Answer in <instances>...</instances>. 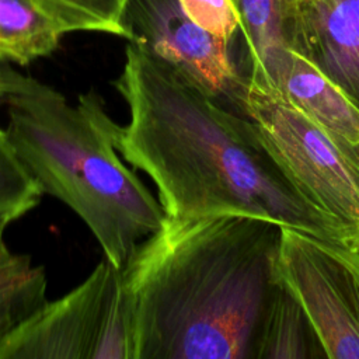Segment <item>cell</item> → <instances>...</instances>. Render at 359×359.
<instances>
[{"instance_id": "1", "label": "cell", "mask_w": 359, "mask_h": 359, "mask_svg": "<svg viewBox=\"0 0 359 359\" xmlns=\"http://www.w3.org/2000/svg\"><path fill=\"white\" fill-rule=\"evenodd\" d=\"M129 122L111 130L115 149L154 182L165 216L244 215L345 245L339 229L287 181L254 123L128 42L114 81Z\"/></svg>"}, {"instance_id": "2", "label": "cell", "mask_w": 359, "mask_h": 359, "mask_svg": "<svg viewBox=\"0 0 359 359\" xmlns=\"http://www.w3.org/2000/svg\"><path fill=\"white\" fill-rule=\"evenodd\" d=\"M279 237L255 216H165L122 269L132 359H251Z\"/></svg>"}, {"instance_id": "3", "label": "cell", "mask_w": 359, "mask_h": 359, "mask_svg": "<svg viewBox=\"0 0 359 359\" xmlns=\"http://www.w3.org/2000/svg\"><path fill=\"white\" fill-rule=\"evenodd\" d=\"M7 133L43 194L60 199L88 226L105 258L123 269L165 219L161 203L119 158L112 121L94 94L77 107L50 86L0 66Z\"/></svg>"}, {"instance_id": "4", "label": "cell", "mask_w": 359, "mask_h": 359, "mask_svg": "<svg viewBox=\"0 0 359 359\" xmlns=\"http://www.w3.org/2000/svg\"><path fill=\"white\" fill-rule=\"evenodd\" d=\"M236 109L293 188L359 251V144L321 126L271 87L245 76Z\"/></svg>"}, {"instance_id": "5", "label": "cell", "mask_w": 359, "mask_h": 359, "mask_svg": "<svg viewBox=\"0 0 359 359\" xmlns=\"http://www.w3.org/2000/svg\"><path fill=\"white\" fill-rule=\"evenodd\" d=\"M0 359H132L122 269L104 258L0 341Z\"/></svg>"}, {"instance_id": "6", "label": "cell", "mask_w": 359, "mask_h": 359, "mask_svg": "<svg viewBox=\"0 0 359 359\" xmlns=\"http://www.w3.org/2000/svg\"><path fill=\"white\" fill-rule=\"evenodd\" d=\"M276 276L330 359H359V251L280 227Z\"/></svg>"}, {"instance_id": "7", "label": "cell", "mask_w": 359, "mask_h": 359, "mask_svg": "<svg viewBox=\"0 0 359 359\" xmlns=\"http://www.w3.org/2000/svg\"><path fill=\"white\" fill-rule=\"evenodd\" d=\"M122 27L128 42L163 59L206 94L236 111L245 76L231 59L230 42L195 24L178 0H128Z\"/></svg>"}, {"instance_id": "8", "label": "cell", "mask_w": 359, "mask_h": 359, "mask_svg": "<svg viewBox=\"0 0 359 359\" xmlns=\"http://www.w3.org/2000/svg\"><path fill=\"white\" fill-rule=\"evenodd\" d=\"M285 41L359 109V0H285Z\"/></svg>"}, {"instance_id": "9", "label": "cell", "mask_w": 359, "mask_h": 359, "mask_svg": "<svg viewBox=\"0 0 359 359\" xmlns=\"http://www.w3.org/2000/svg\"><path fill=\"white\" fill-rule=\"evenodd\" d=\"M248 79L276 91L328 130L359 144V109L313 63L287 45L248 66Z\"/></svg>"}, {"instance_id": "10", "label": "cell", "mask_w": 359, "mask_h": 359, "mask_svg": "<svg viewBox=\"0 0 359 359\" xmlns=\"http://www.w3.org/2000/svg\"><path fill=\"white\" fill-rule=\"evenodd\" d=\"M314 358H325V353L304 310L278 279L265 302L251 359Z\"/></svg>"}, {"instance_id": "11", "label": "cell", "mask_w": 359, "mask_h": 359, "mask_svg": "<svg viewBox=\"0 0 359 359\" xmlns=\"http://www.w3.org/2000/svg\"><path fill=\"white\" fill-rule=\"evenodd\" d=\"M65 34L34 0H0V62L27 66L53 53Z\"/></svg>"}, {"instance_id": "12", "label": "cell", "mask_w": 359, "mask_h": 359, "mask_svg": "<svg viewBox=\"0 0 359 359\" xmlns=\"http://www.w3.org/2000/svg\"><path fill=\"white\" fill-rule=\"evenodd\" d=\"M11 222L0 216V341L48 302L43 266L27 254L13 252L4 240Z\"/></svg>"}, {"instance_id": "13", "label": "cell", "mask_w": 359, "mask_h": 359, "mask_svg": "<svg viewBox=\"0 0 359 359\" xmlns=\"http://www.w3.org/2000/svg\"><path fill=\"white\" fill-rule=\"evenodd\" d=\"M65 32H102L125 38L122 13L128 0H34Z\"/></svg>"}, {"instance_id": "14", "label": "cell", "mask_w": 359, "mask_h": 359, "mask_svg": "<svg viewBox=\"0 0 359 359\" xmlns=\"http://www.w3.org/2000/svg\"><path fill=\"white\" fill-rule=\"evenodd\" d=\"M241 20L248 66L272 48L286 45L285 0H233Z\"/></svg>"}, {"instance_id": "15", "label": "cell", "mask_w": 359, "mask_h": 359, "mask_svg": "<svg viewBox=\"0 0 359 359\" xmlns=\"http://www.w3.org/2000/svg\"><path fill=\"white\" fill-rule=\"evenodd\" d=\"M42 194L17 154L7 130L0 129V216L20 219L38 206Z\"/></svg>"}, {"instance_id": "16", "label": "cell", "mask_w": 359, "mask_h": 359, "mask_svg": "<svg viewBox=\"0 0 359 359\" xmlns=\"http://www.w3.org/2000/svg\"><path fill=\"white\" fill-rule=\"evenodd\" d=\"M184 13L201 28L231 42L241 20L233 0H178Z\"/></svg>"}]
</instances>
